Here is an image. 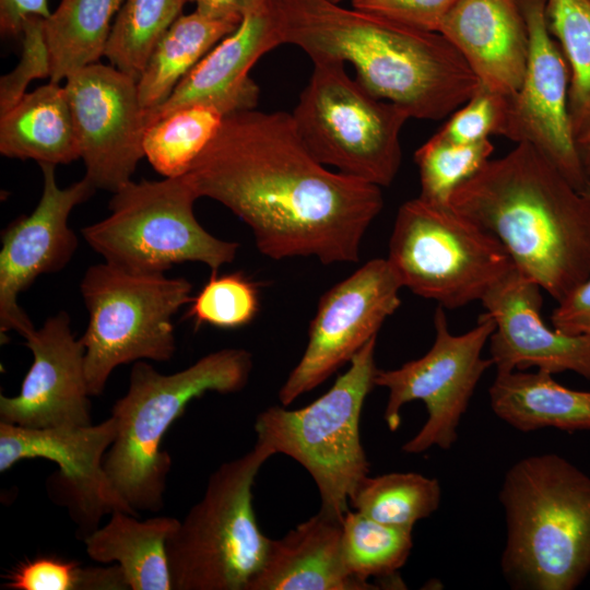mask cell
<instances>
[{"mask_svg":"<svg viewBox=\"0 0 590 590\" xmlns=\"http://www.w3.org/2000/svg\"><path fill=\"white\" fill-rule=\"evenodd\" d=\"M199 199L185 175L130 180L109 201L110 214L81 229L105 262L140 274H165L192 261L212 272L236 258L239 244L220 239L197 221Z\"/></svg>","mask_w":590,"mask_h":590,"instance_id":"obj_8","label":"cell"},{"mask_svg":"<svg viewBox=\"0 0 590 590\" xmlns=\"http://www.w3.org/2000/svg\"><path fill=\"white\" fill-rule=\"evenodd\" d=\"M25 344L33 363L20 392L0 396V422L33 429L92 424L85 351L71 331L68 314L49 317L25 338Z\"/></svg>","mask_w":590,"mask_h":590,"instance_id":"obj_18","label":"cell"},{"mask_svg":"<svg viewBox=\"0 0 590 590\" xmlns=\"http://www.w3.org/2000/svg\"><path fill=\"white\" fill-rule=\"evenodd\" d=\"M401 288L390 263L381 258L367 261L329 288L310 321L306 350L279 390L281 404L288 406L350 364L400 307Z\"/></svg>","mask_w":590,"mask_h":590,"instance_id":"obj_13","label":"cell"},{"mask_svg":"<svg viewBox=\"0 0 590 590\" xmlns=\"http://www.w3.org/2000/svg\"><path fill=\"white\" fill-rule=\"evenodd\" d=\"M263 0H189L196 10L214 19H243Z\"/></svg>","mask_w":590,"mask_h":590,"instance_id":"obj_41","label":"cell"},{"mask_svg":"<svg viewBox=\"0 0 590 590\" xmlns=\"http://www.w3.org/2000/svg\"><path fill=\"white\" fill-rule=\"evenodd\" d=\"M331 1H333V2H335V3H340V2L343 1V0H331Z\"/></svg>","mask_w":590,"mask_h":590,"instance_id":"obj_44","label":"cell"},{"mask_svg":"<svg viewBox=\"0 0 590 590\" xmlns=\"http://www.w3.org/2000/svg\"><path fill=\"white\" fill-rule=\"evenodd\" d=\"M43 193L34 211L11 222L1 233L0 334L5 342L14 331L27 338L36 328L19 305L17 296L42 274L62 270L74 256L78 237L69 227L71 211L86 201L96 188L83 177L60 188L55 165L39 164Z\"/></svg>","mask_w":590,"mask_h":590,"instance_id":"obj_16","label":"cell"},{"mask_svg":"<svg viewBox=\"0 0 590 590\" xmlns=\"http://www.w3.org/2000/svg\"><path fill=\"white\" fill-rule=\"evenodd\" d=\"M458 0H351L352 8L429 32L439 27Z\"/></svg>","mask_w":590,"mask_h":590,"instance_id":"obj_38","label":"cell"},{"mask_svg":"<svg viewBox=\"0 0 590 590\" xmlns=\"http://www.w3.org/2000/svg\"><path fill=\"white\" fill-rule=\"evenodd\" d=\"M185 177L198 198L243 220L259 251L274 260L357 262L364 235L384 208L380 187L329 170L285 111L225 116Z\"/></svg>","mask_w":590,"mask_h":590,"instance_id":"obj_1","label":"cell"},{"mask_svg":"<svg viewBox=\"0 0 590 590\" xmlns=\"http://www.w3.org/2000/svg\"><path fill=\"white\" fill-rule=\"evenodd\" d=\"M545 13L570 71L568 109L577 141L590 132V0H546Z\"/></svg>","mask_w":590,"mask_h":590,"instance_id":"obj_30","label":"cell"},{"mask_svg":"<svg viewBox=\"0 0 590 590\" xmlns=\"http://www.w3.org/2000/svg\"><path fill=\"white\" fill-rule=\"evenodd\" d=\"M488 397L493 413L517 430H590V391L564 387L545 370L496 373Z\"/></svg>","mask_w":590,"mask_h":590,"instance_id":"obj_24","label":"cell"},{"mask_svg":"<svg viewBox=\"0 0 590 590\" xmlns=\"http://www.w3.org/2000/svg\"><path fill=\"white\" fill-rule=\"evenodd\" d=\"M117 433L114 416L96 425L47 429L0 422V472L24 459L43 458L59 467L57 480L83 539L115 510L137 512L117 492L104 459Z\"/></svg>","mask_w":590,"mask_h":590,"instance_id":"obj_17","label":"cell"},{"mask_svg":"<svg viewBox=\"0 0 590 590\" xmlns=\"http://www.w3.org/2000/svg\"><path fill=\"white\" fill-rule=\"evenodd\" d=\"M252 366L251 353L235 347L206 354L169 375L146 362L134 363L128 390L113 406L117 433L104 468L117 492L135 511L157 512L164 506L172 458L161 449L162 440L188 403L209 391H240L248 384Z\"/></svg>","mask_w":590,"mask_h":590,"instance_id":"obj_5","label":"cell"},{"mask_svg":"<svg viewBox=\"0 0 590 590\" xmlns=\"http://www.w3.org/2000/svg\"><path fill=\"white\" fill-rule=\"evenodd\" d=\"M376 342L377 337L369 340L347 370L310 404L296 410L270 406L255 422L256 442L304 467L318 488L320 511L341 521L350 510L352 494L369 475L359 420L365 399L376 386Z\"/></svg>","mask_w":590,"mask_h":590,"instance_id":"obj_6","label":"cell"},{"mask_svg":"<svg viewBox=\"0 0 590 590\" xmlns=\"http://www.w3.org/2000/svg\"><path fill=\"white\" fill-rule=\"evenodd\" d=\"M557 303L552 326L567 334L590 337V276Z\"/></svg>","mask_w":590,"mask_h":590,"instance_id":"obj_39","label":"cell"},{"mask_svg":"<svg viewBox=\"0 0 590 590\" xmlns=\"http://www.w3.org/2000/svg\"><path fill=\"white\" fill-rule=\"evenodd\" d=\"M529 33V55L520 88L506 97L497 135L528 143L580 192L590 182L573 132L568 98L570 71L547 27L546 0H519Z\"/></svg>","mask_w":590,"mask_h":590,"instance_id":"obj_14","label":"cell"},{"mask_svg":"<svg viewBox=\"0 0 590 590\" xmlns=\"http://www.w3.org/2000/svg\"><path fill=\"white\" fill-rule=\"evenodd\" d=\"M22 55L14 70L0 80V114L26 93L34 79L50 76V61L44 34V19L31 17L22 28Z\"/></svg>","mask_w":590,"mask_h":590,"instance_id":"obj_37","label":"cell"},{"mask_svg":"<svg viewBox=\"0 0 590 590\" xmlns=\"http://www.w3.org/2000/svg\"><path fill=\"white\" fill-rule=\"evenodd\" d=\"M80 291L88 311L80 341L90 396L102 394L120 365L173 357L172 318L193 298L187 279L132 273L104 261L85 271Z\"/></svg>","mask_w":590,"mask_h":590,"instance_id":"obj_10","label":"cell"},{"mask_svg":"<svg viewBox=\"0 0 590 590\" xmlns=\"http://www.w3.org/2000/svg\"><path fill=\"white\" fill-rule=\"evenodd\" d=\"M342 529L344 565L363 581L393 578L413 547L412 531L380 523L355 510L345 514Z\"/></svg>","mask_w":590,"mask_h":590,"instance_id":"obj_32","label":"cell"},{"mask_svg":"<svg viewBox=\"0 0 590 590\" xmlns=\"http://www.w3.org/2000/svg\"><path fill=\"white\" fill-rule=\"evenodd\" d=\"M258 308L257 286L241 272L221 276L212 272L209 281L190 302L187 317L196 326L234 329L248 324Z\"/></svg>","mask_w":590,"mask_h":590,"instance_id":"obj_35","label":"cell"},{"mask_svg":"<svg viewBox=\"0 0 590 590\" xmlns=\"http://www.w3.org/2000/svg\"><path fill=\"white\" fill-rule=\"evenodd\" d=\"M0 153L55 166L80 158L64 86L49 81L0 114Z\"/></svg>","mask_w":590,"mask_h":590,"instance_id":"obj_23","label":"cell"},{"mask_svg":"<svg viewBox=\"0 0 590 590\" xmlns=\"http://www.w3.org/2000/svg\"><path fill=\"white\" fill-rule=\"evenodd\" d=\"M435 340L422 357L399 368L380 370L375 385L388 390L384 420L391 432L401 424V409L414 400L424 403L427 420L403 446L410 455H420L438 447L447 450L458 439V427L477 382L493 366L482 352L495 329L494 319L486 311L474 328L462 334L449 330L445 308L437 306L434 314Z\"/></svg>","mask_w":590,"mask_h":590,"instance_id":"obj_12","label":"cell"},{"mask_svg":"<svg viewBox=\"0 0 590 590\" xmlns=\"http://www.w3.org/2000/svg\"><path fill=\"white\" fill-rule=\"evenodd\" d=\"M48 0H0V30L4 35H19L31 17L50 15Z\"/></svg>","mask_w":590,"mask_h":590,"instance_id":"obj_40","label":"cell"},{"mask_svg":"<svg viewBox=\"0 0 590 590\" xmlns=\"http://www.w3.org/2000/svg\"><path fill=\"white\" fill-rule=\"evenodd\" d=\"M7 590H125L121 568L81 567L75 560L39 556L21 563L5 577Z\"/></svg>","mask_w":590,"mask_h":590,"instance_id":"obj_34","label":"cell"},{"mask_svg":"<svg viewBox=\"0 0 590 590\" xmlns=\"http://www.w3.org/2000/svg\"><path fill=\"white\" fill-rule=\"evenodd\" d=\"M179 520L158 516L144 521L123 510L84 538L87 555L117 564L131 590H172L166 544Z\"/></svg>","mask_w":590,"mask_h":590,"instance_id":"obj_25","label":"cell"},{"mask_svg":"<svg viewBox=\"0 0 590 590\" xmlns=\"http://www.w3.org/2000/svg\"><path fill=\"white\" fill-rule=\"evenodd\" d=\"M282 44L311 61L349 62L370 93L411 118L440 120L480 87L462 55L439 32L413 28L331 0H272Z\"/></svg>","mask_w":590,"mask_h":590,"instance_id":"obj_2","label":"cell"},{"mask_svg":"<svg viewBox=\"0 0 590 590\" xmlns=\"http://www.w3.org/2000/svg\"><path fill=\"white\" fill-rule=\"evenodd\" d=\"M577 150L585 173L590 180V132L577 140Z\"/></svg>","mask_w":590,"mask_h":590,"instance_id":"obj_42","label":"cell"},{"mask_svg":"<svg viewBox=\"0 0 590 590\" xmlns=\"http://www.w3.org/2000/svg\"><path fill=\"white\" fill-rule=\"evenodd\" d=\"M387 260L402 287L447 309L482 300L516 267L491 232L420 197L399 208Z\"/></svg>","mask_w":590,"mask_h":590,"instance_id":"obj_9","label":"cell"},{"mask_svg":"<svg viewBox=\"0 0 590 590\" xmlns=\"http://www.w3.org/2000/svg\"><path fill=\"white\" fill-rule=\"evenodd\" d=\"M493 151L489 139L455 144L435 133L414 154L421 182L418 197L434 204L451 206L455 190L479 172Z\"/></svg>","mask_w":590,"mask_h":590,"instance_id":"obj_33","label":"cell"},{"mask_svg":"<svg viewBox=\"0 0 590 590\" xmlns=\"http://www.w3.org/2000/svg\"><path fill=\"white\" fill-rule=\"evenodd\" d=\"M500 567L516 590H574L590 574V476L557 453L527 456L505 473Z\"/></svg>","mask_w":590,"mask_h":590,"instance_id":"obj_4","label":"cell"},{"mask_svg":"<svg viewBox=\"0 0 590 590\" xmlns=\"http://www.w3.org/2000/svg\"><path fill=\"white\" fill-rule=\"evenodd\" d=\"M312 63L292 113L299 135L321 164L388 187L401 166L400 134L410 115L351 78L343 61Z\"/></svg>","mask_w":590,"mask_h":590,"instance_id":"obj_11","label":"cell"},{"mask_svg":"<svg viewBox=\"0 0 590 590\" xmlns=\"http://www.w3.org/2000/svg\"><path fill=\"white\" fill-rule=\"evenodd\" d=\"M85 178L96 189L116 192L131 180L144 157L148 111L137 80L114 66L92 63L64 85Z\"/></svg>","mask_w":590,"mask_h":590,"instance_id":"obj_15","label":"cell"},{"mask_svg":"<svg viewBox=\"0 0 590 590\" xmlns=\"http://www.w3.org/2000/svg\"><path fill=\"white\" fill-rule=\"evenodd\" d=\"M241 19H214L197 10L181 14L163 34L137 80L139 98L149 113L162 105L184 76Z\"/></svg>","mask_w":590,"mask_h":590,"instance_id":"obj_26","label":"cell"},{"mask_svg":"<svg viewBox=\"0 0 590 590\" xmlns=\"http://www.w3.org/2000/svg\"><path fill=\"white\" fill-rule=\"evenodd\" d=\"M272 456L256 442L210 475L203 496L167 540L172 590H247L270 539L258 527L252 487Z\"/></svg>","mask_w":590,"mask_h":590,"instance_id":"obj_7","label":"cell"},{"mask_svg":"<svg viewBox=\"0 0 590 590\" xmlns=\"http://www.w3.org/2000/svg\"><path fill=\"white\" fill-rule=\"evenodd\" d=\"M438 32L462 55L481 86L507 97L518 92L529 55L519 0H458Z\"/></svg>","mask_w":590,"mask_h":590,"instance_id":"obj_21","label":"cell"},{"mask_svg":"<svg viewBox=\"0 0 590 590\" xmlns=\"http://www.w3.org/2000/svg\"><path fill=\"white\" fill-rule=\"evenodd\" d=\"M506 97L480 85L436 134L455 144H472L488 139L491 134L497 135Z\"/></svg>","mask_w":590,"mask_h":590,"instance_id":"obj_36","label":"cell"},{"mask_svg":"<svg viewBox=\"0 0 590 590\" xmlns=\"http://www.w3.org/2000/svg\"><path fill=\"white\" fill-rule=\"evenodd\" d=\"M188 1L125 0L105 50L111 66L138 80L155 45Z\"/></svg>","mask_w":590,"mask_h":590,"instance_id":"obj_31","label":"cell"},{"mask_svg":"<svg viewBox=\"0 0 590 590\" xmlns=\"http://www.w3.org/2000/svg\"><path fill=\"white\" fill-rule=\"evenodd\" d=\"M441 500L437 479L416 472H390L364 477L350 498V507L380 523L412 531L435 512Z\"/></svg>","mask_w":590,"mask_h":590,"instance_id":"obj_28","label":"cell"},{"mask_svg":"<svg viewBox=\"0 0 590 590\" xmlns=\"http://www.w3.org/2000/svg\"><path fill=\"white\" fill-rule=\"evenodd\" d=\"M280 45L273 2L263 0L184 76L162 105L148 113V127L172 110L193 104L214 106L225 116L256 108L260 88L249 71Z\"/></svg>","mask_w":590,"mask_h":590,"instance_id":"obj_20","label":"cell"},{"mask_svg":"<svg viewBox=\"0 0 590 590\" xmlns=\"http://www.w3.org/2000/svg\"><path fill=\"white\" fill-rule=\"evenodd\" d=\"M125 0H60L44 20L49 81L60 83L105 56L110 31Z\"/></svg>","mask_w":590,"mask_h":590,"instance_id":"obj_27","label":"cell"},{"mask_svg":"<svg viewBox=\"0 0 590 590\" xmlns=\"http://www.w3.org/2000/svg\"><path fill=\"white\" fill-rule=\"evenodd\" d=\"M450 205L498 238L556 302L590 276V198L531 144L489 158Z\"/></svg>","mask_w":590,"mask_h":590,"instance_id":"obj_3","label":"cell"},{"mask_svg":"<svg viewBox=\"0 0 590 590\" xmlns=\"http://www.w3.org/2000/svg\"><path fill=\"white\" fill-rule=\"evenodd\" d=\"M224 117L221 110L206 104L172 110L145 129L144 157L164 177L185 175L214 137Z\"/></svg>","mask_w":590,"mask_h":590,"instance_id":"obj_29","label":"cell"},{"mask_svg":"<svg viewBox=\"0 0 590 590\" xmlns=\"http://www.w3.org/2000/svg\"><path fill=\"white\" fill-rule=\"evenodd\" d=\"M541 290L515 267L481 300L495 322L488 342L496 373L536 367L552 375L573 371L590 380V337L548 327L541 316Z\"/></svg>","mask_w":590,"mask_h":590,"instance_id":"obj_19","label":"cell"},{"mask_svg":"<svg viewBox=\"0 0 590 590\" xmlns=\"http://www.w3.org/2000/svg\"><path fill=\"white\" fill-rule=\"evenodd\" d=\"M342 521L318 511L284 536L269 539L247 590H371L349 573L342 554Z\"/></svg>","mask_w":590,"mask_h":590,"instance_id":"obj_22","label":"cell"},{"mask_svg":"<svg viewBox=\"0 0 590 590\" xmlns=\"http://www.w3.org/2000/svg\"><path fill=\"white\" fill-rule=\"evenodd\" d=\"M582 193L585 196H587L588 198H590V182L588 184V186L585 188V190L582 191Z\"/></svg>","mask_w":590,"mask_h":590,"instance_id":"obj_43","label":"cell"}]
</instances>
